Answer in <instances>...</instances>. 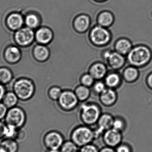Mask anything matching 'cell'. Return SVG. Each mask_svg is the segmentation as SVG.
<instances>
[{
    "instance_id": "obj_5",
    "label": "cell",
    "mask_w": 152,
    "mask_h": 152,
    "mask_svg": "<svg viewBox=\"0 0 152 152\" xmlns=\"http://www.w3.org/2000/svg\"><path fill=\"white\" fill-rule=\"evenodd\" d=\"M71 139L78 147H82L95 139L94 130L87 126L77 127L71 133Z\"/></svg>"
},
{
    "instance_id": "obj_6",
    "label": "cell",
    "mask_w": 152,
    "mask_h": 152,
    "mask_svg": "<svg viewBox=\"0 0 152 152\" xmlns=\"http://www.w3.org/2000/svg\"><path fill=\"white\" fill-rule=\"evenodd\" d=\"M27 121V115L25 110L17 106L8 109L4 119L7 125L13 126L17 129L24 127Z\"/></svg>"
},
{
    "instance_id": "obj_15",
    "label": "cell",
    "mask_w": 152,
    "mask_h": 152,
    "mask_svg": "<svg viewBox=\"0 0 152 152\" xmlns=\"http://www.w3.org/2000/svg\"><path fill=\"white\" fill-rule=\"evenodd\" d=\"M107 66L112 70L118 71L124 68L127 62L126 56L113 51L106 62Z\"/></svg>"
},
{
    "instance_id": "obj_25",
    "label": "cell",
    "mask_w": 152,
    "mask_h": 152,
    "mask_svg": "<svg viewBox=\"0 0 152 152\" xmlns=\"http://www.w3.org/2000/svg\"><path fill=\"white\" fill-rule=\"evenodd\" d=\"M14 74L12 70L7 67H0V84L4 86L13 82Z\"/></svg>"
},
{
    "instance_id": "obj_16",
    "label": "cell",
    "mask_w": 152,
    "mask_h": 152,
    "mask_svg": "<svg viewBox=\"0 0 152 152\" xmlns=\"http://www.w3.org/2000/svg\"><path fill=\"white\" fill-rule=\"evenodd\" d=\"M32 55L37 62H44L50 58V51L47 46L37 43L32 49Z\"/></svg>"
},
{
    "instance_id": "obj_4",
    "label": "cell",
    "mask_w": 152,
    "mask_h": 152,
    "mask_svg": "<svg viewBox=\"0 0 152 152\" xmlns=\"http://www.w3.org/2000/svg\"><path fill=\"white\" fill-rule=\"evenodd\" d=\"M88 38L93 45L97 47H103L110 42L112 34L108 28L96 24L89 31Z\"/></svg>"
},
{
    "instance_id": "obj_2",
    "label": "cell",
    "mask_w": 152,
    "mask_h": 152,
    "mask_svg": "<svg viewBox=\"0 0 152 152\" xmlns=\"http://www.w3.org/2000/svg\"><path fill=\"white\" fill-rule=\"evenodd\" d=\"M12 91L16 94L20 101H28L35 93V84L30 78L19 77L12 82Z\"/></svg>"
},
{
    "instance_id": "obj_10",
    "label": "cell",
    "mask_w": 152,
    "mask_h": 152,
    "mask_svg": "<svg viewBox=\"0 0 152 152\" xmlns=\"http://www.w3.org/2000/svg\"><path fill=\"white\" fill-rule=\"evenodd\" d=\"M22 53L20 47L16 45H9L5 47L3 52L4 61L10 65H15L21 60Z\"/></svg>"
},
{
    "instance_id": "obj_23",
    "label": "cell",
    "mask_w": 152,
    "mask_h": 152,
    "mask_svg": "<svg viewBox=\"0 0 152 152\" xmlns=\"http://www.w3.org/2000/svg\"><path fill=\"white\" fill-rule=\"evenodd\" d=\"M115 21L113 13L109 10H103L99 12L96 18L97 25L108 28L112 26Z\"/></svg>"
},
{
    "instance_id": "obj_9",
    "label": "cell",
    "mask_w": 152,
    "mask_h": 152,
    "mask_svg": "<svg viewBox=\"0 0 152 152\" xmlns=\"http://www.w3.org/2000/svg\"><path fill=\"white\" fill-rule=\"evenodd\" d=\"M58 101L59 107L66 111L73 110L79 102L75 92L70 90H63Z\"/></svg>"
},
{
    "instance_id": "obj_38",
    "label": "cell",
    "mask_w": 152,
    "mask_h": 152,
    "mask_svg": "<svg viewBox=\"0 0 152 152\" xmlns=\"http://www.w3.org/2000/svg\"><path fill=\"white\" fill-rule=\"evenodd\" d=\"M8 110V108L2 103V102H0V121L4 120Z\"/></svg>"
},
{
    "instance_id": "obj_46",
    "label": "cell",
    "mask_w": 152,
    "mask_h": 152,
    "mask_svg": "<svg viewBox=\"0 0 152 152\" xmlns=\"http://www.w3.org/2000/svg\"><path fill=\"white\" fill-rule=\"evenodd\" d=\"M0 152H6L1 146H0Z\"/></svg>"
},
{
    "instance_id": "obj_36",
    "label": "cell",
    "mask_w": 152,
    "mask_h": 152,
    "mask_svg": "<svg viewBox=\"0 0 152 152\" xmlns=\"http://www.w3.org/2000/svg\"><path fill=\"white\" fill-rule=\"evenodd\" d=\"M80 152H99V151L96 146L90 143L80 147Z\"/></svg>"
},
{
    "instance_id": "obj_24",
    "label": "cell",
    "mask_w": 152,
    "mask_h": 152,
    "mask_svg": "<svg viewBox=\"0 0 152 152\" xmlns=\"http://www.w3.org/2000/svg\"><path fill=\"white\" fill-rule=\"evenodd\" d=\"M114 119L113 117L109 113L102 114L97 122V128L104 133L106 130L112 128Z\"/></svg>"
},
{
    "instance_id": "obj_34",
    "label": "cell",
    "mask_w": 152,
    "mask_h": 152,
    "mask_svg": "<svg viewBox=\"0 0 152 152\" xmlns=\"http://www.w3.org/2000/svg\"><path fill=\"white\" fill-rule=\"evenodd\" d=\"M125 128L126 123L123 119L119 117L114 118L112 128L121 132V131L125 129Z\"/></svg>"
},
{
    "instance_id": "obj_21",
    "label": "cell",
    "mask_w": 152,
    "mask_h": 152,
    "mask_svg": "<svg viewBox=\"0 0 152 152\" xmlns=\"http://www.w3.org/2000/svg\"><path fill=\"white\" fill-rule=\"evenodd\" d=\"M133 46V43L130 39L127 37H120L114 43V51L126 56Z\"/></svg>"
},
{
    "instance_id": "obj_18",
    "label": "cell",
    "mask_w": 152,
    "mask_h": 152,
    "mask_svg": "<svg viewBox=\"0 0 152 152\" xmlns=\"http://www.w3.org/2000/svg\"><path fill=\"white\" fill-rule=\"evenodd\" d=\"M103 80L107 87L115 89L120 86L123 79L121 74L118 71L112 70L108 71Z\"/></svg>"
},
{
    "instance_id": "obj_8",
    "label": "cell",
    "mask_w": 152,
    "mask_h": 152,
    "mask_svg": "<svg viewBox=\"0 0 152 152\" xmlns=\"http://www.w3.org/2000/svg\"><path fill=\"white\" fill-rule=\"evenodd\" d=\"M4 24L8 30L13 33L25 26L24 14L16 11L9 12L5 16Z\"/></svg>"
},
{
    "instance_id": "obj_42",
    "label": "cell",
    "mask_w": 152,
    "mask_h": 152,
    "mask_svg": "<svg viewBox=\"0 0 152 152\" xmlns=\"http://www.w3.org/2000/svg\"><path fill=\"white\" fill-rule=\"evenodd\" d=\"M5 86L0 84V102L2 101L4 96L6 92Z\"/></svg>"
},
{
    "instance_id": "obj_40",
    "label": "cell",
    "mask_w": 152,
    "mask_h": 152,
    "mask_svg": "<svg viewBox=\"0 0 152 152\" xmlns=\"http://www.w3.org/2000/svg\"><path fill=\"white\" fill-rule=\"evenodd\" d=\"M145 84L147 87L152 91V71L149 73L146 76Z\"/></svg>"
},
{
    "instance_id": "obj_1",
    "label": "cell",
    "mask_w": 152,
    "mask_h": 152,
    "mask_svg": "<svg viewBox=\"0 0 152 152\" xmlns=\"http://www.w3.org/2000/svg\"><path fill=\"white\" fill-rule=\"evenodd\" d=\"M127 62L139 69L148 66L152 60V50L148 46L139 44L134 46L126 56Z\"/></svg>"
},
{
    "instance_id": "obj_7",
    "label": "cell",
    "mask_w": 152,
    "mask_h": 152,
    "mask_svg": "<svg viewBox=\"0 0 152 152\" xmlns=\"http://www.w3.org/2000/svg\"><path fill=\"white\" fill-rule=\"evenodd\" d=\"M15 44L20 48H27L35 42V30L24 26L13 32L12 36Z\"/></svg>"
},
{
    "instance_id": "obj_27",
    "label": "cell",
    "mask_w": 152,
    "mask_h": 152,
    "mask_svg": "<svg viewBox=\"0 0 152 152\" xmlns=\"http://www.w3.org/2000/svg\"><path fill=\"white\" fill-rule=\"evenodd\" d=\"M0 146L6 152H18L19 146L15 139L4 138L0 141Z\"/></svg>"
},
{
    "instance_id": "obj_26",
    "label": "cell",
    "mask_w": 152,
    "mask_h": 152,
    "mask_svg": "<svg viewBox=\"0 0 152 152\" xmlns=\"http://www.w3.org/2000/svg\"><path fill=\"white\" fill-rule=\"evenodd\" d=\"M19 101L16 94L12 90L6 91L1 102L8 109H10L18 106Z\"/></svg>"
},
{
    "instance_id": "obj_45",
    "label": "cell",
    "mask_w": 152,
    "mask_h": 152,
    "mask_svg": "<svg viewBox=\"0 0 152 152\" xmlns=\"http://www.w3.org/2000/svg\"><path fill=\"white\" fill-rule=\"evenodd\" d=\"M94 1L96 2L102 3L108 0H94Z\"/></svg>"
},
{
    "instance_id": "obj_29",
    "label": "cell",
    "mask_w": 152,
    "mask_h": 152,
    "mask_svg": "<svg viewBox=\"0 0 152 152\" xmlns=\"http://www.w3.org/2000/svg\"><path fill=\"white\" fill-rule=\"evenodd\" d=\"M95 81V79L88 72L82 74L80 79V84L89 88L92 87Z\"/></svg>"
},
{
    "instance_id": "obj_28",
    "label": "cell",
    "mask_w": 152,
    "mask_h": 152,
    "mask_svg": "<svg viewBox=\"0 0 152 152\" xmlns=\"http://www.w3.org/2000/svg\"><path fill=\"white\" fill-rule=\"evenodd\" d=\"M74 92L79 101L80 102H84L87 100L91 94L89 87L80 84L76 87Z\"/></svg>"
},
{
    "instance_id": "obj_35",
    "label": "cell",
    "mask_w": 152,
    "mask_h": 152,
    "mask_svg": "<svg viewBox=\"0 0 152 152\" xmlns=\"http://www.w3.org/2000/svg\"><path fill=\"white\" fill-rule=\"evenodd\" d=\"M27 131L25 128L18 129L16 140L18 143L22 142L26 140L27 137Z\"/></svg>"
},
{
    "instance_id": "obj_3",
    "label": "cell",
    "mask_w": 152,
    "mask_h": 152,
    "mask_svg": "<svg viewBox=\"0 0 152 152\" xmlns=\"http://www.w3.org/2000/svg\"><path fill=\"white\" fill-rule=\"evenodd\" d=\"M101 115V109L96 104H84L80 106V119L86 126H93L97 123Z\"/></svg>"
},
{
    "instance_id": "obj_14",
    "label": "cell",
    "mask_w": 152,
    "mask_h": 152,
    "mask_svg": "<svg viewBox=\"0 0 152 152\" xmlns=\"http://www.w3.org/2000/svg\"><path fill=\"white\" fill-rule=\"evenodd\" d=\"M91 18L88 15L81 13L77 15L73 20V28L79 34L86 33L90 28Z\"/></svg>"
},
{
    "instance_id": "obj_13",
    "label": "cell",
    "mask_w": 152,
    "mask_h": 152,
    "mask_svg": "<svg viewBox=\"0 0 152 152\" xmlns=\"http://www.w3.org/2000/svg\"><path fill=\"white\" fill-rule=\"evenodd\" d=\"M103 139L106 146L114 148L121 144L122 136L121 132L111 128L104 132Z\"/></svg>"
},
{
    "instance_id": "obj_43",
    "label": "cell",
    "mask_w": 152,
    "mask_h": 152,
    "mask_svg": "<svg viewBox=\"0 0 152 152\" xmlns=\"http://www.w3.org/2000/svg\"><path fill=\"white\" fill-rule=\"evenodd\" d=\"M99 152H116V150H114L113 148L112 147H108V146H106V147H104V148H102Z\"/></svg>"
},
{
    "instance_id": "obj_11",
    "label": "cell",
    "mask_w": 152,
    "mask_h": 152,
    "mask_svg": "<svg viewBox=\"0 0 152 152\" xmlns=\"http://www.w3.org/2000/svg\"><path fill=\"white\" fill-rule=\"evenodd\" d=\"M43 142L45 146L49 150H60L64 143V138L59 132L55 131H50L45 135L44 137Z\"/></svg>"
},
{
    "instance_id": "obj_31",
    "label": "cell",
    "mask_w": 152,
    "mask_h": 152,
    "mask_svg": "<svg viewBox=\"0 0 152 152\" xmlns=\"http://www.w3.org/2000/svg\"><path fill=\"white\" fill-rule=\"evenodd\" d=\"M78 146L72 141L64 142L60 151L61 152H77Z\"/></svg>"
},
{
    "instance_id": "obj_37",
    "label": "cell",
    "mask_w": 152,
    "mask_h": 152,
    "mask_svg": "<svg viewBox=\"0 0 152 152\" xmlns=\"http://www.w3.org/2000/svg\"><path fill=\"white\" fill-rule=\"evenodd\" d=\"M116 152H132L129 145L125 144H121L116 147Z\"/></svg>"
},
{
    "instance_id": "obj_30",
    "label": "cell",
    "mask_w": 152,
    "mask_h": 152,
    "mask_svg": "<svg viewBox=\"0 0 152 152\" xmlns=\"http://www.w3.org/2000/svg\"><path fill=\"white\" fill-rule=\"evenodd\" d=\"M63 90L59 87L52 86L48 90V96L51 100L58 101L61 95Z\"/></svg>"
},
{
    "instance_id": "obj_12",
    "label": "cell",
    "mask_w": 152,
    "mask_h": 152,
    "mask_svg": "<svg viewBox=\"0 0 152 152\" xmlns=\"http://www.w3.org/2000/svg\"><path fill=\"white\" fill-rule=\"evenodd\" d=\"M35 38L37 44L48 46L53 40L54 33L49 27L41 26L35 30Z\"/></svg>"
},
{
    "instance_id": "obj_39",
    "label": "cell",
    "mask_w": 152,
    "mask_h": 152,
    "mask_svg": "<svg viewBox=\"0 0 152 152\" xmlns=\"http://www.w3.org/2000/svg\"><path fill=\"white\" fill-rule=\"evenodd\" d=\"M6 126L4 121H0V141L4 138Z\"/></svg>"
},
{
    "instance_id": "obj_19",
    "label": "cell",
    "mask_w": 152,
    "mask_h": 152,
    "mask_svg": "<svg viewBox=\"0 0 152 152\" xmlns=\"http://www.w3.org/2000/svg\"><path fill=\"white\" fill-rule=\"evenodd\" d=\"M118 99V95L115 89L107 87L101 94L99 95V100L104 106L110 107L114 105Z\"/></svg>"
},
{
    "instance_id": "obj_33",
    "label": "cell",
    "mask_w": 152,
    "mask_h": 152,
    "mask_svg": "<svg viewBox=\"0 0 152 152\" xmlns=\"http://www.w3.org/2000/svg\"><path fill=\"white\" fill-rule=\"evenodd\" d=\"M91 87L94 93L99 95L107 88V87L104 80H96Z\"/></svg>"
},
{
    "instance_id": "obj_32",
    "label": "cell",
    "mask_w": 152,
    "mask_h": 152,
    "mask_svg": "<svg viewBox=\"0 0 152 152\" xmlns=\"http://www.w3.org/2000/svg\"><path fill=\"white\" fill-rule=\"evenodd\" d=\"M18 129L16 128L13 126L6 125L4 138L16 140V137L18 134Z\"/></svg>"
},
{
    "instance_id": "obj_20",
    "label": "cell",
    "mask_w": 152,
    "mask_h": 152,
    "mask_svg": "<svg viewBox=\"0 0 152 152\" xmlns=\"http://www.w3.org/2000/svg\"><path fill=\"white\" fill-rule=\"evenodd\" d=\"M139 69L132 65H129L127 66L124 69L121 74L123 80L128 84L135 83L140 77Z\"/></svg>"
},
{
    "instance_id": "obj_22",
    "label": "cell",
    "mask_w": 152,
    "mask_h": 152,
    "mask_svg": "<svg viewBox=\"0 0 152 152\" xmlns=\"http://www.w3.org/2000/svg\"><path fill=\"white\" fill-rule=\"evenodd\" d=\"M25 26L35 30L41 26V17L37 12L30 11L24 14Z\"/></svg>"
},
{
    "instance_id": "obj_41",
    "label": "cell",
    "mask_w": 152,
    "mask_h": 152,
    "mask_svg": "<svg viewBox=\"0 0 152 152\" xmlns=\"http://www.w3.org/2000/svg\"><path fill=\"white\" fill-rule=\"evenodd\" d=\"M112 51L110 49H106V50H104V51H103L102 54V57L105 62L110 57Z\"/></svg>"
},
{
    "instance_id": "obj_17",
    "label": "cell",
    "mask_w": 152,
    "mask_h": 152,
    "mask_svg": "<svg viewBox=\"0 0 152 152\" xmlns=\"http://www.w3.org/2000/svg\"><path fill=\"white\" fill-rule=\"evenodd\" d=\"M108 66L101 62L92 63L88 68V72L95 80H103L108 72Z\"/></svg>"
},
{
    "instance_id": "obj_44",
    "label": "cell",
    "mask_w": 152,
    "mask_h": 152,
    "mask_svg": "<svg viewBox=\"0 0 152 152\" xmlns=\"http://www.w3.org/2000/svg\"><path fill=\"white\" fill-rule=\"evenodd\" d=\"M49 152H61L60 150L58 149H53V150H49Z\"/></svg>"
}]
</instances>
